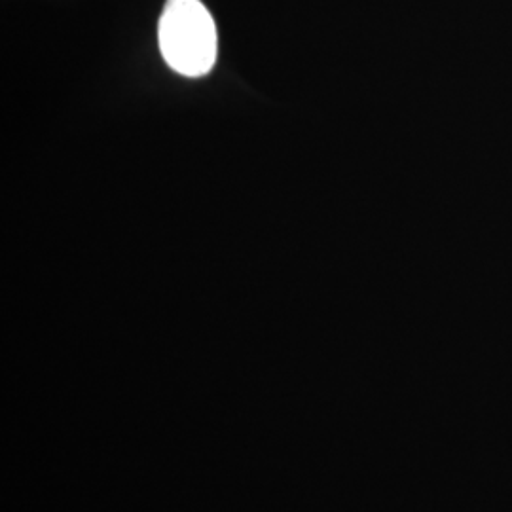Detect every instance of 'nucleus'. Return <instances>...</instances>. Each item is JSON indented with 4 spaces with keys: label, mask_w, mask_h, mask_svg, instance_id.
<instances>
[{
    "label": "nucleus",
    "mask_w": 512,
    "mask_h": 512,
    "mask_svg": "<svg viewBox=\"0 0 512 512\" xmlns=\"http://www.w3.org/2000/svg\"><path fill=\"white\" fill-rule=\"evenodd\" d=\"M158 42L165 63L175 73L200 78L215 67L217 25L200 0H167L158 23Z\"/></svg>",
    "instance_id": "nucleus-1"
}]
</instances>
